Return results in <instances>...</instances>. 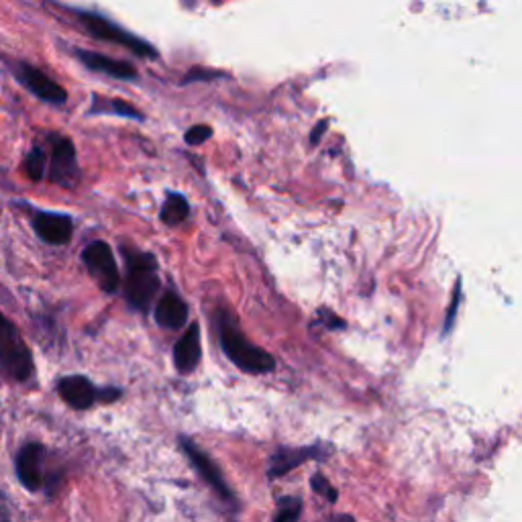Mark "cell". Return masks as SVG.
I'll use <instances>...</instances> for the list:
<instances>
[{"label":"cell","instance_id":"cell-21","mask_svg":"<svg viewBox=\"0 0 522 522\" xmlns=\"http://www.w3.org/2000/svg\"><path fill=\"white\" fill-rule=\"evenodd\" d=\"M459 300H461V280H457V284H455V292H453V300H451V306H449V312H447V321H445V327H443V335H449L451 329H453L455 312L459 310Z\"/></svg>","mask_w":522,"mask_h":522},{"label":"cell","instance_id":"cell-6","mask_svg":"<svg viewBox=\"0 0 522 522\" xmlns=\"http://www.w3.org/2000/svg\"><path fill=\"white\" fill-rule=\"evenodd\" d=\"M82 261L92 276V280L98 284V288L107 294H115L121 286V276L115 261L113 249L104 241H92L82 251Z\"/></svg>","mask_w":522,"mask_h":522},{"label":"cell","instance_id":"cell-11","mask_svg":"<svg viewBox=\"0 0 522 522\" xmlns=\"http://www.w3.org/2000/svg\"><path fill=\"white\" fill-rule=\"evenodd\" d=\"M33 231L47 245H66L74 235V221L68 215L39 211L33 215Z\"/></svg>","mask_w":522,"mask_h":522},{"label":"cell","instance_id":"cell-8","mask_svg":"<svg viewBox=\"0 0 522 522\" xmlns=\"http://www.w3.org/2000/svg\"><path fill=\"white\" fill-rule=\"evenodd\" d=\"M60 398L74 410H88L96 402H115L121 396L117 388H96L84 376H66L56 386Z\"/></svg>","mask_w":522,"mask_h":522},{"label":"cell","instance_id":"cell-18","mask_svg":"<svg viewBox=\"0 0 522 522\" xmlns=\"http://www.w3.org/2000/svg\"><path fill=\"white\" fill-rule=\"evenodd\" d=\"M92 113H115V115L129 117V119H141L139 113L131 107V104H127L123 100H104L100 96L94 98Z\"/></svg>","mask_w":522,"mask_h":522},{"label":"cell","instance_id":"cell-16","mask_svg":"<svg viewBox=\"0 0 522 522\" xmlns=\"http://www.w3.org/2000/svg\"><path fill=\"white\" fill-rule=\"evenodd\" d=\"M190 215V204L188 200L182 196V194H168L166 202H164V208H162V221L170 227H176L180 223H184Z\"/></svg>","mask_w":522,"mask_h":522},{"label":"cell","instance_id":"cell-5","mask_svg":"<svg viewBox=\"0 0 522 522\" xmlns=\"http://www.w3.org/2000/svg\"><path fill=\"white\" fill-rule=\"evenodd\" d=\"M43 147L47 155L45 178L62 188H74L80 178L74 143L62 135H49Z\"/></svg>","mask_w":522,"mask_h":522},{"label":"cell","instance_id":"cell-17","mask_svg":"<svg viewBox=\"0 0 522 522\" xmlns=\"http://www.w3.org/2000/svg\"><path fill=\"white\" fill-rule=\"evenodd\" d=\"M25 174L29 176V180L33 182H41L45 180V170H47V155H45V147L35 145L27 155H25Z\"/></svg>","mask_w":522,"mask_h":522},{"label":"cell","instance_id":"cell-15","mask_svg":"<svg viewBox=\"0 0 522 522\" xmlns=\"http://www.w3.org/2000/svg\"><path fill=\"white\" fill-rule=\"evenodd\" d=\"M200 327L194 323L174 347V363L180 374H190L200 361Z\"/></svg>","mask_w":522,"mask_h":522},{"label":"cell","instance_id":"cell-10","mask_svg":"<svg viewBox=\"0 0 522 522\" xmlns=\"http://www.w3.org/2000/svg\"><path fill=\"white\" fill-rule=\"evenodd\" d=\"M180 447L184 449V453H186V457L190 459V463L194 465V469L198 472V476L211 486L223 500H233V492H231V488L225 484V480H223V476H221V472H219V467L215 465V461L208 457L194 441H190L188 437H182L180 439Z\"/></svg>","mask_w":522,"mask_h":522},{"label":"cell","instance_id":"cell-23","mask_svg":"<svg viewBox=\"0 0 522 522\" xmlns=\"http://www.w3.org/2000/svg\"><path fill=\"white\" fill-rule=\"evenodd\" d=\"M339 522H355V520H353L351 516H341V518H339Z\"/></svg>","mask_w":522,"mask_h":522},{"label":"cell","instance_id":"cell-3","mask_svg":"<svg viewBox=\"0 0 522 522\" xmlns=\"http://www.w3.org/2000/svg\"><path fill=\"white\" fill-rule=\"evenodd\" d=\"M0 368L19 384L29 382L35 374L33 353L5 312H0Z\"/></svg>","mask_w":522,"mask_h":522},{"label":"cell","instance_id":"cell-7","mask_svg":"<svg viewBox=\"0 0 522 522\" xmlns=\"http://www.w3.org/2000/svg\"><path fill=\"white\" fill-rule=\"evenodd\" d=\"M78 21L82 23V27H84L92 37H96V39H100V41H109V43L123 45V47L131 49L133 54L143 56V58H155V51H153L151 45H147V43L141 41L139 37L131 35L129 31L121 29V27L115 25L113 21L104 19L102 15L78 11Z\"/></svg>","mask_w":522,"mask_h":522},{"label":"cell","instance_id":"cell-2","mask_svg":"<svg viewBox=\"0 0 522 522\" xmlns=\"http://www.w3.org/2000/svg\"><path fill=\"white\" fill-rule=\"evenodd\" d=\"M219 335H221V345L225 355L237 365L239 370L247 374H270L276 368V359L255 345H251L241 331L237 329L235 321L221 312L219 317Z\"/></svg>","mask_w":522,"mask_h":522},{"label":"cell","instance_id":"cell-19","mask_svg":"<svg viewBox=\"0 0 522 522\" xmlns=\"http://www.w3.org/2000/svg\"><path fill=\"white\" fill-rule=\"evenodd\" d=\"M302 512V502L296 496H282L278 500V510L274 522H298Z\"/></svg>","mask_w":522,"mask_h":522},{"label":"cell","instance_id":"cell-14","mask_svg":"<svg viewBox=\"0 0 522 522\" xmlns=\"http://www.w3.org/2000/svg\"><path fill=\"white\" fill-rule=\"evenodd\" d=\"M155 321L168 331L182 329L188 321V304L176 292H166L155 306Z\"/></svg>","mask_w":522,"mask_h":522},{"label":"cell","instance_id":"cell-24","mask_svg":"<svg viewBox=\"0 0 522 522\" xmlns=\"http://www.w3.org/2000/svg\"><path fill=\"white\" fill-rule=\"evenodd\" d=\"M3 522H11V520H9V518H5V520H3Z\"/></svg>","mask_w":522,"mask_h":522},{"label":"cell","instance_id":"cell-1","mask_svg":"<svg viewBox=\"0 0 522 522\" xmlns=\"http://www.w3.org/2000/svg\"><path fill=\"white\" fill-rule=\"evenodd\" d=\"M123 257L127 266L125 298L131 308L139 312H147L162 288L158 261H155L151 253H143L129 247H123Z\"/></svg>","mask_w":522,"mask_h":522},{"label":"cell","instance_id":"cell-12","mask_svg":"<svg viewBox=\"0 0 522 522\" xmlns=\"http://www.w3.org/2000/svg\"><path fill=\"white\" fill-rule=\"evenodd\" d=\"M319 447H278L268 463V476L270 478H282L290 474L294 467L302 465L308 459L321 457Z\"/></svg>","mask_w":522,"mask_h":522},{"label":"cell","instance_id":"cell-20","mask_svg":"<svg viewBox=\"0 0 522 522\" xmlns=\"http://www.w3.org/2000/svg\"><path fill=\"white\" fill-rule=\"evenodd\" d=\"M310 486H312V490H315L317 494H321L323 498H327L329 502H337V498H339V492L331 486V482L325 478V476H321V474H317V476H312V480H310Z\"/></svg>","mask_w":522,"mask_h":522},{"label":"cell","instance_id":"cell-13","mask_svg":"<svg viewBox=\"0 0 522 522\" xmlns=\"http://www.w3.org/2000/svg\"><path fill=\"white\" fill-rule=\"evenodd\" d=\"M76 58L92 72H100L107 74L119 80H135L137 72L133 66H129L127 62H119L113 58H107L102 54H94V51H86V49H76Z\"/></svg>","mask_w":522,"mask_h":522},{"label":"cell","instance_id":"cell-9","mask_svg":"<svg viewBox=\"0 0 522 522\" xmlns=\"http://www.w3.org/2000/svg\"><path fill=\"white\" fill-rule=\"evenodd\" d=\"M17 80L39 100L49 102V104H64L68 100V92L56 82L51 80L45 72L37 70L31 64H19L15 68Z\"/></svg>","mask_w":522,"mask_h":522},{"label":"cell","instance_id":"cell-4","mask_svg":"<svg viewBox=\"0 0 522 522\" xmlns=\"http://www.w3.org/2000/svg\"><path fill=\"white\" fill-rule=\"evenodd\" d=\"M47 449L43 443L31 441L25 443L15 459V474L19 484L31 492L37 494L41 490L49 492V486H56L58 484V476H51L47 474Z\"/></svg>","mask_w":522,"mask_h":522},{"label":"cell","instance_id":"cell-22","mask_svg":"<svg viewBox=\"0 0 522 522\" xmlns=\"http://www.w3.org/2000/svg\"><path fill=\"white\" fill-rule=\"evenodd\" d=\"M211 135H213L211 127L198 125V127L188 129V133H186V143H190V145H200V143H204L206 139H211Z\"/></svg>","mask_w":522,"mask_h":522}]
</instances>
